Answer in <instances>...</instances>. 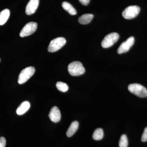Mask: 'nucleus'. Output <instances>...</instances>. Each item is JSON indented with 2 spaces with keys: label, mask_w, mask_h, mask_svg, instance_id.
<instances>
[{
  "label": "nucleus",
  "mask_w": 147,
  "mask_h": 147,
  "mask_svg": "<svg viewBox=\"0 0 147 147\" xmlns=\"http://www.w3.org/2000/svg\"><path fill=\"white\" fill-rule=\"evenodd\" d=\"M30 104L28 101H25L22 102L21 105L18 107L16 110V113L17 115H24L30 109Z\"/></svg>",
  "instance_id": "f8f14e48"
},
{
  "label": "nucleus",
  "mask_w": 147,
  "mask_h": 147,
  "mask_svg": "<svg viewBox=\"0 0 147 147\" xmlns=\"http://www.w3.org/2000/svg\"><path fill=\"white\" fill-rule=\"evenodd\" d=\"M37 24L36 22H30L26 24L20 32L21 37L28 36L33 34L36 31Z\"/></svg>",
  "instance_id": "0eeeda50"
},
{
  "label": "nucleus",
  "mask_w": 147,
  "mask_h": 147,
  "mask_svg": "<svg viewBox=\"0 0 147 147\" xmlns=\"http://www.w3.org/2000/svg\"><path fill=\"white\" fill-rule=\"evenodd\" d=\"M6 141L4 137H0V147H5Z\"/></svg>",
  "instance_id": "aec40b11"
},
{
  "label": "nucleus",
  "mask_w": 147,
  "mask_h": 147,
  "mask_svg": "<svg viewBox=\"0 0 147 147\" xmlns=\"http://www.w3.org/2000/svg\"><path fill=\"white\" fill-rule=\"evenodd\" d=\"M62 6L64 9L68 11V13L71 15H74L76 14L77 12L76 9L69 3L67 2H63L62 4Z\"/></svg>",
  "instance_id": "2eb2a0df"
},
{
  "label": "nucleus",
  "mask_w": 147,
  "mask_h": 147,
  "mask_svg": "<svg viewBox=\"0 0 147 147\" xmlns=\"http://www.w3.org/2000/svg\"><path fill=\"white\" fill-rule=\"evenodd\" d=\"M142 142H147V127L145 128L144 133L142 134V139H141Z\"/></svg>",
  "instance_id": "6ab92c4d"
},
{
  "label": "nucleus",
  "mask_w": 147,
  "mask_h": 147,
  "mask_svg": "<svg viewBox=\"0 0 147 147\" xmlns=\"http://www.w3.org/2000/svg\"><path fill=\"white\" fill-rule=\"evenodd\" d=\"M119 35L117 33L113 32L105 37L101 42V45L103 48H107L113 46L118 40Z\"/></svg>",
  "instance_id": "39448f33"
},
{
  "label": "nucleus",
  "mask_w": 147,
  "mask_h": 147,
  "mask_svg": "<svg viewBox=\"0 0 147 147\" xmlns=\"http://www.w3.org/2000/svg\"><path fill=\"white\" fill-rule=\"evenodd\" d=\"M56 87L58 90L62 92H67L69 89L67 84L62 82H58L56 84Z\"/></svg>",
  "instance_id": "f3484780"
},
{
  "label": "nucleus",
  "mask_w": 147,
  "mask_h": 147,
  "mask_svg": "<svg viewBox=\"0 0 147 147\" xmlns=\"http://www.w3.org/2000/svg\"><path fill=\"white\" fill-rule=\"evenodd\" d=\"M134 37L131 36L127 38L126 41L123 42L118 49L119 54L125 53L129 51L131 46L134 44Z\"/></svg>",
  "instance_id": "6e6552de"
},
{
  "label": "nucleus",
  "mask_w": 147,
  "mask_h": 147,
  "mask_svg": "<svg viewBox=\"0 0 147 147\" xmlns=\"http://www.w3.org/2000/svg\"><path fill=\"white\" fill-rule=\"evenodd\" d=\"M140 11V7L138 6H129L123 11L122 16L125 19H132L139 14Z\"/></svg>",
  "instance_id": "423d86ee"
},
{
  "label": "nucleus",
  "mask_w": 147,
  "mask_h": 147,
  "mask_svg": "<svg viewBox=\"0 0 147 147\" xmlns=\"http://www.w3.org/2000/svg\"><path fill=\"white\" fill-rule=\"evenodd\" d=\"M69 73L72 76H78L84 74L85 69L82 63L79 61H74L68 66Z\"/></svg>",
  "instance_id": "f257e3e1"
},
{
  "label": "nucleus",
  "mask_w": 147,
  "mask_h": 147,
  "mask_svg": "<svg viewBox=\"0 0 147 147\" xmlns=\"http://www.w3.org/2000/svg\"><path fill=\"white\" fill-rule=\"evenodd\" d=\"M94 15L90 13L84 14L80 16L79 18V22L80 24L85 25L89 24L93 18Z\"/></svg>",
  "instance_id": "4468645a"
},
{
  "label": "nucleus",
  "mask_w": 147,
  "mask_h": 147,
  "mask_svg": "<svg viewBox=\"0 0 147 147\" xmlns=\"http://www.w3.org/2000/svg\"><path fill=\"white\" fill-rule=\"evenodd\" d=\"M129 91L139 97H147V89L141 84H131L128 87Z\"/></svg>",
  "instance_id": "f03ea898"
},
{
  "label": "nucleus",
  "mask_w": 147,
  "mask_h": 147,
  "mask_svg": "<svg viewBox=\"0 0 147 147\" xmlns=\"http://www.w3.org/2000/svg\"><path fill=\"white\" fill-rule=\"evenodd\" d=\"M103 135L104 133L103 129L102 128H98L95 130L93 134L92 137L94 140L98 141L103 138Z\"/></svg>",
  "instance_id": "dca6fc26"
},
{
  "label": "nucleus",
  "mask_w": 147,
  "mask_h": 147,
  "mask_svg": "<svg viewBox=\"0 0 147 147\" xmlns=\"http://www.w3.org/2000/svg\"><path fill=\"white\" fill-rule=\"evenodd\" d=\"M0 61H1V59H0Z\"/></svg>",
  "instance_id": "4be33fe9"
},
{
  "label": "nucleus",
  "mask_w": 147,
  "mask_h": 147,
  "mask_svg": "<svg viewBox=\"0 0 147 147\" xmlns=\"http://www.w3.org/2000/svg\"><path fill=\"white\" fill-rule=\"evenodd\" d=\"M79 1L81 3L84 5H88L90 1V0H79Z\"/></svg>",
  "instance_id": "412c9836"
},
{
  "label": "nucleus",
  "mask_w": 147,
  "mask_h": 147,
  "mask_svg": "<svg viewBox=\"0 0 147 147\" xmlns=\"http://www.w3.org/2000/svg\"><path fill=\"white\" fill-rule=\"evenodd\" d=\"M66 40L63 37H58L50 42L48 47V52L54 53L60 50L65 45Z\"/></svg>",
  "instance_id": "20e7f679"
},
{
  "label": "nucleus",
  "mask_w": 147,
  "mask_h": 147,
  "mask_svg": "<svg viewBox=\"0 0 147 147\" xmlns=\"http://www.w3.org/2000/svg\"><path fill=\"white\" fill-rule=\"evenodd\" d=\"M10 16V11L7 9H4L0 13V26L6 23Z\"/></svg>",
  "instance_id": "ddd939ff"
},
{
  "label": "nucleus",
  "mask_w": 147,
  "mask_h": 147,
  "mask_svg": "<svg viewBox=\"0 0 147 147\" xmlns=\"http://www.w3.org/2000/svg\"><path fill=\"white\" fill-rule=\"evenodd\" d=\"M35 71V69L33 67H28L24 69L20 72L18 76V84H22L26 82L34 75Z\"/></svg>",
  "instance_id": "7ed1b4c3"
},
{
  "label": "nucleus",
  "mask_w": 147,
  "mask_h": 147,
  "mask_svg": "<svg viewBox=\"0 0 147 147\" xmlns=\"http://www.w3.org/2000/svg\"><path fill=\"white\" fill-rule=\"evenodd\" d=\"M50 119L54 123H58L60 121L61 114L59 109L57 106L51 108L49 114Z\"/></svg>",
  "instance_id": "9d476101"
},
{
  "label": "nucleus",
  "mask_w": 147,
  "mask_h": 147,
  "mask_svg": "<svg viewBox=\"0 0 147 147\" xmlns=\"http://www.w3.org/2000/svg\"><path fill=\"white\" fill-rule=\"evenodd\" d=\"M119 146L120 147H127L128 146V140L125 134H123L121 136Z\"/></svg>",
  "instance_id": "a211bd4d"
},
{
  "label": "nucleus",
  "mask_w": 147,
  "mask_h": 147,
  "mask_svg": "<svg viewBox=\"0 0 147 147\" xmlns=\"http://www.w3.org/2000/svg\"><path fill=\"white\" fill-rule=\"evenodd\" d=\"M79 124L78 121H74L72 122L67 131L66 135L67 137H70L73 136L79 128Z\"/></svg>",
  "instance_id": "9b49d317"
},
{
  "label": "nucleus",
  "mask_w": 147,
  "mask_h": 147,
  "mask_svg": "<svg viewBox=\"0 0 147 147\" xmlns=\"http://www.w3.org/2000/svg\"><path fill=\"white\" fill-rule=\"evenodd\" d=\"M39 0H30L27 4L26 12L27 15L33 14L36 11L39 5Z\"/></svg>",
  "instance_id": "1a4fd4ad"
}]
</instances>
